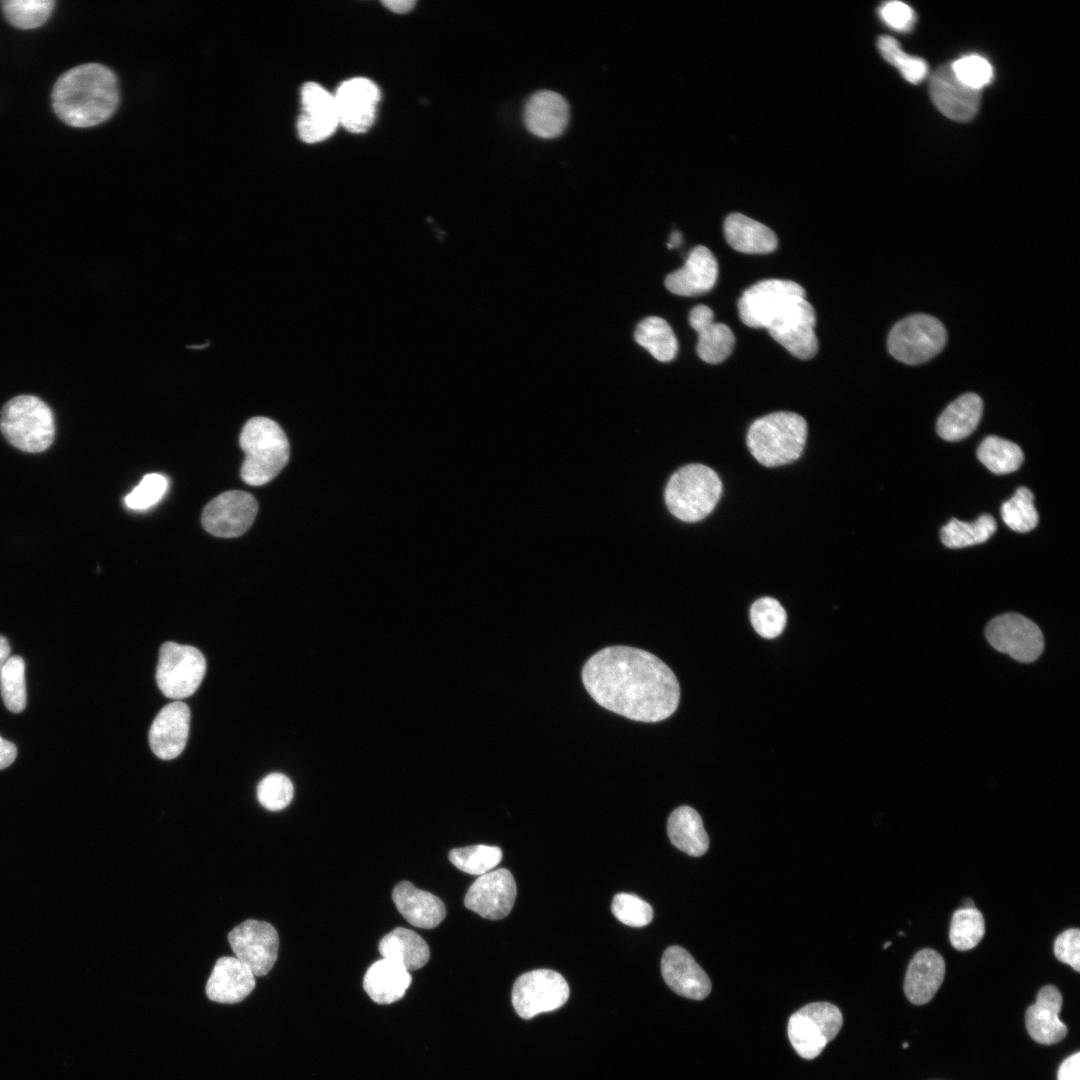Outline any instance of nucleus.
Here are the masks:
<instances>
[{
    "label": "nucleus",
    "mask_w": 1080,
    "mask_h": 1080,
    "mask_svg": "<svg viewBox=\"0 0 1080 1080\" xmlns=\"http://www.w3.org/2000/svg\"><path fill=\"white\" fill-rule=\"evenodd\" d=\"M565 978L550 969H536L519 976L512 988V1004L523 1019L556 1010L569 998Z\"/></svg>",
    "instance_id": "nucleus-11"
},
{
    "label": "nucleus",
    "mask_w": 1080,
    "mask_h": 1080,
    "mask_svg": "<svg viewBox=\"0 0 1080 1080\" xmlns=\"http://www.w3.org/2000/svg\"><path fill=\"white\" fill-rule=\"evenodd\" d=\"M392 899L400 914L418 928H435L446 916V908L440 898L408 881L394 887Z\"/></svg>",
    "instance_id": "nucleus-28"
},
{
    "label": "nucleus",
    "mask_w": 1080,
    "mask_h": 1080,
    "mask_svg": "<svg viewBox=\"0 0 1080 1080\" xmlns=\"http://www.w3.org/2000/svg\"><path fill=\"white\" fill-rule=\"evenodd\" d=\"M190 709L181 702L165 705L155 717L149 730V745L160 759L171 760L186 746L190 729Z\"/></svg>",
    "instance_id": "nucleus-20"
},
{
    "label": "nucleus",
    "mask_w": 1080,
    "mask_h": 1080,
    "mask_svg": "<svg viewBox=\"0 0 1080 1080\" xmlns=\"http://www.w3.org/2000/svg\"><path fill=\"white\" fill-rule=\"evenodd\" d=\"M334 100L339 125L352 133H364L374 122L380 91L371 80L356 77L337 88Z\"/></svg>",
    "instance_id": "nucleus-17"
},
{
    "label": "nucleus",
    "mask_w": 1080,
    "mask_h": 1080,
    "mask_svg": "<svg viewBox=\"0 0 1080 1080\" xmlns=\"http://www.w3.org/2000/svg\"><path fill=\"white\" fill-rule=\"evenodd\" d=\"M691 327L698 333L697 354L707 363L724 361L733 351L735 337L725 324L714 321L712 309L706 305L695 306L689 315Z\"/></svg>",
    "instance_id": "nucleus-26"
},
{
    "label": "nucleus",
    "mask_w": 1080,
    "mask_h": 1080,
    "mask_svg": "<svg viewBox=\"0 0 1080 1080\" xmlns=\"http://www.w3.org/2000/svg\"><path fill=\"white\" fill-rule=\"evenodd\" d=\"M985 934V921L982 913L974 908H960L952 916L949 939L959 951L974 948Z\"/></svg>",
    "instance_id": "nucleus-37"
},
{
    "label": "nucleus",
    "mask_w": 1080,
    "mask_h": 1080,
    "mask_svg": "<svg viewBox=\"0 0 1080 1080\" xmlns=\"http://www.w3.org/2000/svg\"><path fill=\"white\" fill-rule=\"evenodd\" d=\"M1054 954L1056 958L1071 966L1075 971H1080V930L1069 928L1062 932L1054 942Z\"/></svg>",
    "instance_id": "nucleus-48"
},
{
    "label": "nucleus",
    "mask_w": 1080,
    "mask_h": 1080,
    "mask_svg": "<svg viewBox=\"0 0 1080 1080\" xmlns=\"http://www.w3.org/2000/svg\"><path fill=\"white\" fill-rule=\"evenodd\" d=\"M228 941L235 957L255 976L268 974L277 960L279 937L268 922L245 920L229 932Z\"/></svg>",
    "instance_id": "nucleus-13"
},
{
    "label": "nucleus",
    "mask_w": 1080,
    "mask_h": 1080,
    "mask_svg": "<svg viewBox=\"0 0 1080 1080\" xmlns=\"http://www.w3.org/2000/svg\"><path fill=\"white\" fill-rule=\"evenodd\" d=\"M681 241H682L681 233H679L678 231H674L670 235L667 246L669 248H675V247H677V246H679L681 244Z\"/></svg>",
    "instance_id": "nucleus-54"
},
{
    "label": "nucleus",
    "mask_w": 1080,
    "mask_h": 1080,
    "mask_svg": "<svg viewBox=\"0 0 1080 1080\" xmlns=\"http://www.w3.org/2000/svg\"><path fill=\"white\" fill-rule=\"evenodd\" d=\"M1033 500V493L1028 488H1018L1001 506V516L1005 524L1020 533L1034 529L1039 517Z\"/></svg>",
    "instance_id": "nucleus-40"
},
{
    "label": "nucleus",
    "mask_w": 1080,
    "mask_h": 1080,
    "mask_svg": "<svg viewBox=\"0 0 1080 1080\" xmlns=\"http://www.w3.org/2000/svg\"><path fill=\"white\" fill-rule=\"evenodd\" d=\"M947 332L935 317L915 314L897 322L891 329L887 347L898 361L916 365L938 354L945 346Z\"/></svg>",
    "instance_id": "nucleus-7"
},
{
    "label": "nucleus",
    "mask_w": 1080,
    "mask_h": 1080,
    "mask_svg": "<svg viewBox=\"0 0 1080 1080\" xmlns=\"http://www.w3.org/2000/svg\"><path fill=\"white\" fill-rule=\"evenodd\" d=\"M168 479L159 473L146 474L140 483L126 495L125 504L132 510H146L156 505L166 494Z\"/></svg>",
    "instance_id": "nucleus-46"
},
{
    "label": "nucleus",
    "mask_w": 1080,
    "mask_h": 1080,
    "mask_svg": "<svg viewBox=\"0 0 1080 1080\" xmlns=\"http://www.w3.org/2000/svg\"><path fill=\"white\" fill-rule=\"evenodd\" d=\"M982 412L981 398L975 393H966L941 413L937 421V432L947 441L962 440L976 429Z\"/></svg>",
    "instance_id": "nucleus-31"
},
{
    "label": "nucleus",
    "mask_w": 1080,
    "mask_h": 1080,
    "mask_svg": "<svg viewBox=\"0 0 1080 1080\" xmlns=\"http://www.w3.org/2000/svg\"><path fill=\"white\" fill-rule=\"evenodd\" d=\"M0 692L8 710L20 713L26 707L25 663L18 655L10 656L0 671Z\"/></svg>",
    "instance_id": "nucleus-38"
},
{
    "label": "nucleus",
    "mask_w": 1080,
    "mask_h": 1080,
    "mask_svg": "<svg viewBox=\"0 0 1080 1080\" xmlns=\"http://www.w3.org/2000/svg\"><path fill=\"white\" fill-rule=\"evenodd\" d=\"M294 794L291 780L281 773H271L264 777L257 787L260 804L270 811H279L287 807Z\"/></svg>",
    "instance_id": "nucleus-44"
},
{
    "label": "nucleus",
    "mask_w": 1080,
    "mask_h": 1080,
    "mask_svg": "<svg viewBox=\"0 0 1080 1080\" xmlns=\"http://www.w3.org/2000/svg\"><path fill=\"white\" fill-rule=\"evenodd\" d=\"M382 3L386 8L398 14L409 12L416 4L413 0H387Z\"/></svg>",
    "instance_id": "nucleus-52"
},
{
    "label": "nucleus",
    "mask_w": 1080,
    "mask_h": 1080,
    "mask_svg": "<svg viewBox=\"0 0 1080 1080\" xmlns=\"http://www.w3.org/2000/svg\"><path fill=\"white\" fill-rule=\"evenodd\" d=\"M718 277V263L705 246H696L684 265L665 279L666 288L680 296H696L710 291Z\"/></svg>",
    "instance_id": "nucleus-23"
},
{
    "label": "nucleus",
    "mask_w": 1080,
    "mask_h": 1080,
    "mask_svg": "<svg viewBox=\"0 0 1080 1080\" xmlns=\"http://www.w3.org/2000/svg\"><path fill=\"white\" fill-rule=\"evenodd\" d=\"M974 907H975L974 903H973V901L971 899L968 898V899H966L964 901V908H974Z\"/></svg>",
    "instance_id": "nucleus-55"
},
{
    "label": "nucleus",
    "mask_w": 1080,
    "mask_h": 1080,
    "mask_svg": "<svg viewBox=\"0 0 1080 1080\" xmlns=\"http://www.w3.org/2000/svg\"><path fill=\"white\" fill-rule=\"evenodd\" d=\"M119 88L115 74L107 67L89 63L62 74L52 91L57 116L73 127H91L107 119L117 109Z\"/></svg>",
    "instance_id": "nucleus-2"
},
{
    "label": "nucleus",
    "mask_w": 1080,
    "mask_h": 1080,
    "mask_svg": "<svg viewBox=\"0 0 1080 1080\" xmlns=\"http://www.w3.org/2000/svg\"><path fill=\"white\" fill-rule=\"evenodd\" d=\"M951 68L956 77L966 86L980 90L993 78V68L989 61L979 55H968L954 61Z\"/></svg>",
    "instance_id": "nucleus-47"
},
{
    "label": "nucleus",
    "mask_w": 1080,
    "mask_h": 1080,
    "mask_svg": "<svg viewBox=\"0 0 1080 1080\" xmlns=\"http://www.w3.org/2000/svg\"><path fill=\"white\" fill-rule=\"evenodd\" d=\"M239 444L245 454L240 474L251 486L273 480L289 460V442L283 429L267 417L249 419L242 428Z\"/></svg>",
    "instance_id": "nucleus-3"
},
{
    "label": "nucleus",
    "mask_w": 1080,
    "mask_h": 1080,
    "mask_svg": "<svg viewBox=\"0 0 1080 1080\" xmlns=\"http://www.w3.org/2000/svg\"><path fill=\"white\" fill-rule=\"evenodd\" d=\"M502 855L499 847L479 844L452 849L449 860L459 870L480 876L495 868Z\"/></svg>",
    "instance_id": "nucleus-39"
},
{
    "label": "nucleus",
    "mask_w": 1080,
    "mask_h": 1080,
    "mask_svg": "<svg viewBox=\"0 0 1080 1080\" xmlns=\"http://www.w3.org/2000/svg\"><path fill=\"white\" fill-rule=\"evenodd\" d=\"M205 672L206 660L197 648L175 642L160 647L156 682L166 697L179 700L191 696Z\"/></svg>",
    "instance_id": "nucleus-8"
},
{
    "label": "nucleus",
    "mask_w": 1080,
    "mask_h": 1080,
    "mask_svg": "<svg viewBox=\"0 0 1080 1080\" xmlns=\"http://www.w3.org/2000/svg\"><path fill=\"white\" fill-rule=\"evenodd\" d=\"M995 530V519L989 514H983L971 523L951 519L942 527L940 535L946 547L957 549L983 543Z\"/></svg>",
    "instance_id": "nucleus-35"
},
{
    "label": "nucleus",
    "mask_w": 1080,
    "mask_h": 1080,
    "mask_svg": "<svg viewBox=\"0 0 1080 1080\" xmlns=\"http://www.w3.org/2000/svg\"><path fill=\"white\" fill-rule=\"evenodd\" d=\"M516 894L512 873L501 868L480 875L468 889L464 904L483 918L499 920L512 910Z\"/></svg>",
    "instance_id": "nucleus-16"
},
{
    "label": "nucleus",
    "mask_w": 1080,
    "mask_h": 1080,
    "mask_svg": "<svg viewBox=\"0 0 1080 1080\" xmlns=\"http://www.w3.org/2000/svg\"><path fill=\"white\" fill-rule=\"evenodd\" d=\"M877 46L882 57L895 66L903 78L912 84H919L928 74L927 63L920 57L911 56L902 51L899 43L891 36H881Z\"/></svg>",
    "instance_id": "nucleus-41"
},
{
    "label": "nucleus",
    "mask_w": 1080,
    "mask_h": 1080,
    "mask_svg": "<svg viewBox=\"0 0 1080 1080\" xmlns=\"http://www.w3.org/2000/svg\"><path fill=\"white\" fill-rule=\"evenodd\" d=\"M721 492L722 483L714 470L703 464H689L668 481L665 502L676 518L696 522L712 512Z\"/></svg>",
    "instance_id": "nucleus-5"
},
{
    "label": "nucleus",
    "mask_w": 1080,
    "mask_h": 1080,
    "mask_svg": "<svg viewBox=\"0 0 1080 1080\" xmlns=\"http://www.w3.org/2000/svg\"><path fill=\"white\" fill-rule=\"evenodd\" d=\"M723 228L727 243L738 252L767 254L777 248L775 233L766 225L744 214H729Z\"/></svg>",
    "instance_id": "nucleus-30"
},
{
    "label": "nucleus",
    "mask_w": 1080,
    "mask_h": 1080,
    "mask_svg": "<svg viewBox=\"0 0 1080 1080\" xmlns=\"http://www.w3.org/2000/svg\"><path fill=\"white\" fill-rule=\"evenodd\" d=\"M338 125L334 95L318 83H305L301 89V113L297 121L301 140L321 142L330 137Z\"/></svg>",
    "instance_id": "nucleus-18"
},
{
    "label": "nucleus",
    "mask_w": 1080,
    "mask_h": 1080,
    "mask_svg": "<svg viewBox=\"0 0 1080 1080\" xmlns=\"http://www.w3.org/2000/svg\"><path fill=\"white\" fill-rule=\"evenodd\" d=\"M929 93L937 109L951 120L970 121L979 110L980 92L963 84L950 64L940 66L932 74Z\"/></svg>",
    "instance_id": "nucleus-19"
},
{
    "label": "nucleus",
    "mask_w": 1080,
    "mask_h": 1080,
    "mask_svg": "<svg viewBox=\"0 0 1080 1080\" xmlns=\"http://www.w3.org/2000/svg\"><path fill=\"white\" fill-rule=\"evenodd\" d=\"M805 298L804 288L791 280L765 279L746 289L738 301L741 321L751 328H767L789 305Z\"/></svg>",
    "instance_id": "nucleus-10"
},
{
    "label": "nucleus",
    "mask_w": 1080,
    "mask_h": 1080,
    "mask_svg": "<svg viewBox=\"0 0 1080 1080\" xmlns=\"http://www.w3.org/2000/svg\"><path fill=\"white\" fill-rule=\"evenodd\" d=\"M412 981L409 971L399 963L382 958L374 962L363 978V988L377 1004L400 1000Z\"/></svg>",
    "instance_id": "nucleus-29"
},
{
    "label": "nucleus",
    "mask_w": 1080,
    "mask_h": 1080,
    "mask_svg": "<svg viewBox=\"0 0 1080 1080\" xmlns=\"http://www.w3.org/2000/svg\"><path fill=\"white\" fill-rule=\"evenodd\" d=\"M890 945H891V942H890V941H889V942H886V943L884 944L883 948H884V949H886V948H887V947H889Z\"/></svg>",
    "instance_id": "nucleus-56"
},
{
    "label": "nucleus",
    "mask_w": 1080,
    "mask_h": 1080,
    "mask_svg": "<svg viewBox=\"0 0 1080 1080\" xmlns=\"http://www.w3.org/2000/svg\"><path fill=\"white\" fill-rule=\"evenodd\" d=\"M1062 995L1058 988L1046 985L1037 994L1036 1001L1026 1011V1028L1033 1040L1052 1045L1061 1041L1068 1029L1060 1019Z\"/></svg>",
    "instance_id": "nucleus-24"
},
{
    "label": "nucleus",
    "mask_w": 1080,
    "mask_h": 1080,
    "mask_svg": "<svg viewBox=\"0 0 1080 1080\" xmlns=\"http://www.w3.org/2000/svg\"><path fill=\"white\" fill-rule=\"evenodd\" d=\"M611 911L620 922L631 927L646 926L653 918L650 904L634 894H616L611 903Z\"/></svg>",
    "instance_id": "nucleus-45"
},
{
    "label": "nucleus",
    "mask_w": 1080,
    "mask_h": 1080,
    "mask_svg": "<svg viewBox=\"0 0 1080 1080\" xmlns=\"http://www.w3.org/2000/svg\"><path fill=\"white\" fill-rule=\"evenodd\" d=\"M807 423L793 412H774L756 419L747 432V446L766 467L797 460L806 443Z\"/></svg>",
    "instance_id": "nucleus-4"
},
{
    "label": "nucleus",
    "mask_w": 1080,
    "mask_h": 1080,
    "mask_svg": "<svg viewBox=\"0 0 1080 1080\" xmlns=\"http://www.w3.org/2000/svg\"><path fill=\"white\" fill-rule=\"evenodd\" d=\"M989 644L1021 663H1032L1044 650V636L1033 621L1018 613L993 618L985 628Z\"/></svg>",
    "instance_id": "nucleus-12"
},
{
    "label": "nucleus",
    "mask_w": 1080,
    "mask_h": 1080,
    "mask_svg": "<svg viewBox=\"0 0 1080 1080\" xmlns=\"http://www.w3.org/2000/svg\"><path fill=\"white\" fill-rule=\"evenodd\" d=\"M257 511V501L251 494L232 490L216 496L205 506L201 522L216 537L234 538L251 527Z\"/></svg>",
    "instance_id": "nucleus-15"
},
{
    "label": "nucleus",
    "mask_w": 1080,
    "mask_h": 1080,
    "mask_svg": "<svg viewBox=\"0 0 1080 1080\" xmlns=\"http://www.w3.org/2000/svg\"><path fill=\"white\" fill-rule=\"evenodd\" d=\"M636 342L658 361L669 362L678 352V341L670 325L662 318L643 319L634 332Z\"/></svg>",
    "instance_id": "nucleus-34"
},
{
    "label": "nucleus",
    "mask_w": 1080,
    "mask_h": 1080,
    "mask_svg": "<svg viewBox=\"0 0 1080 1080\" xmlns=\"http://www.w3.org/2000/svg\"><path fill=\"white\" fill-rule=\"evenodd\" d=\"M667 833L670 842L690 856L699 857L708 850L709 837L701 816L689 806H680L670 814Z\"/></svg>",
    "instance_id": "nucleus-32"
},
{
    "label": "nucleus",
    "mask_w": 1080,
    "mask_h": 1080,
    "mask_svg": "<svg viewBox=\"0 0 1080 1080\" xmlns=\"http://www.w3.org/2000/svg\"><path fill=\"white\" fill-rule=\"evenodd\" d=\"M977 457L995 474L1014 472L1024 460V454L1017 444L997 436L983 439L977 449Z\"/></svg>",
    "instance_id": "nucleus-36"
},
{
    "label": "nucleus",
    "mask_w": 1080,
    "mask_h": 1080,
    "mask_svg": "<svg viewBox=\"0 0 1080 1080\" xmlns=\"http://www.w3.org/2000/svg\"><path fill=\"white\" fill-rule=\"evenodd\" d=\"M0 429L14 447L29 453H39L49 448L54 440V415L40 398L19 395L3 406Z\"/></svg>",
    "instance_id": "nucleus-6"
},
{
    "label": "nucleus",
    "mask_w": 1080,
    "mask_h": 1080,
    "mask_svg": "<svg viewBox=\"0 0 1080 1080\" xmlns=\"http://www.w3.org/2000/svg\"><path fill=\"white\" fill-rule=\"evenodd\" d=\"M53 0H6L2 2L7 20L20 29L36 28L44 24L53 11Z\"/></svg>",
    "instance_id": "nucleus-42"
},
{
    "label": "nucleus",
    "mask_w": 1080,
    "mask_h": 1080,
    "mask_svg": "<svg viewBox=\"0 0 1080 1080\" xmlns=\"http://www.w3.org/2000/svg\"><path fill=\"white\" fill-rule=\"evenodd\" d=\"M569 119V106L560 94L541 90L530 96L524 107V123L535 136L550 139L562 134Z\"/></svg>",
    "instance_id": "nucleus-25"
},
{
    "label": "nucleus",
    "mask_w": 1080,
    "mask_h": 1080,
    "mask_svg": "<svg viewBox=\"0 0 1080 1080\" xmlns=\"http://www.w3.org/2000/svg\"><path fill=\"white\" fill-rule=\"evenodd\" d=\"M1080 1053L1076 1052L1066 1058L1060 1065L1057 1080H1079Z\"/></svg>",
    "instance_id": "nucleus-50"
},
{
    "label": "nucleus",
    "mask_w": 1080,
    "mask_h": 1080,
    "mask_svg": "<svg viewBox=\"0 0 1080 1080\" xmlns=\"http://www.w3.org/2000/svg\"><path fill=\"white\" fill-rule=\"evenodd\" d=\"M908 1046H909V1044H908L907 1042L903 1043V1048H904V1049H907V1048H908Z\"/></svg>",
    "instance_id": "nucleus-57"
},
{
    "label": "nucleus",
    "mask_w": 1080,
    "mask_h": 1080,
    "mask_svg": "<svg viewBox=\"0 0 1080 1080\" xmlns=\"http://www.w3.org/2000/svg\"><path fill=\"white\" fill-rule=\"evenodd\" d=\"M10 653L11 649L8 640L0 635V671L10 658Z\"/></svg>",
    "instance_id": "nucleus-53"
},
{
    "label": "nucleus",
    "mask_w": 1080,
    "mask_h": 1080,
    "mask_svg": "<svg viewBox=\"0 0 1080 1080\" xmlns=\"http://www.w3.org/2000/svg\"><path fill=\"white\" fill-rule=\"evenodd\" d=\"M582 680L600 706L635 721L664 720L679 704L680 687L672 670L655 655L634 647L598 651L584 664Z\"/></svg>",
    "instance_id": "nucleus-1"
},
{
    "label": "nucleus",
    "mask_w": 1080,
    "mask_h": 1080,
    "mask_svg": "<svg viewBox=\"0 0 1080 1080\" xmlns=\"http://www.w3.org/2000/svg\"><path fill=\"white\" fill-rule=\"evenodd\" d=\"M842 1023V1014L835 1005L828 1002L810 1003L790 1017L788 1037L801 1057L813 1059L835 1038Z\"/></svg>",
    "instance_id": "nucleus-9"
},
{
    "label": "nucleus",
    "mask_w": 1080,
    "mask_h": 1080,
    "mask_svg": "<svg viewBox=\"0 0 1080 1080\" xmlns=\"http://www.w3.org/2000/svg\"><path fill=\"white\" fill-rule=\"evenodd\" d=\"M17 756V748L0 736V770L10 766Z\"/></svg>",
    "instance_id": "nucleus-51"
},
{
    "label": "nucleus",
    "mask_w": 1080,
    "mask_h": 1080,
    "mask_svg": "<svg viewBox=\"0 0 1080 1080\" xmlns=\"http://www.w3.org/2000/svg\"><path fill=\"white\" fill-rule=\"evenodd\" d=\"M661 973L670 989L683 997L701 1000L711 991L707 974L683 947L674 945L664 951Z\"/></svg>",
    "instance_id": "nucleus-21"
},
{
    "label": "nucleus",
    "mask_w": 1080,
    "mask_h": 1080,
    "mask_svg": "<svg viewBox=\"0 0 1080 1080\" xmlns=\"http://www.w3.org/2000/svg\"><path fill=\"white\" fill-rule=\"evenodd\" d=\"M255 975L236 957L219 958L206 983L207 997L217 1003L236 1004L255 988Z\"/></svg>",
    "instance_id": "nucleus-22"
},
{
    "label": "nucleus",
    "mask_w": 1080,
    "mask_h": 1080,
    "mask_svg": "<svg viewBox=\"0 0 1080 1080\" xmlns=\"http://www.w3.org/2000/svg\"><path fill=\"white\" fill-rule=\"evenodd\" d=\"M378 949L382 958L395 961L408 971L420 969L430 957V950L424 939L403 927H397L384 935Z\"/></svg>",
    "instance_id": "nucleus-33"
},
{
    "label": "nucleus",
    "mask_w": 1080,
    "mask_h": 1080,
    "mask_svg": "<svg viewBox=\"0 0 1080 1080\" xmlns=\"http://www.w3.org/2000/svg\"><path fill=\"white\" fill-rule=\"evenodd\" d=\"M879 15L889 27L901 32L911 30L916 19L913 9L901 1L884 3L879 8Z\"/></svg>",
    "instance_id": "nucleus-49"
},
{
    "label": "nucleus",
    "mask_w": 1080,
    "mask_h": 1080,
    "mask_svg": "<svg viewBox=\"0 0 1080 1080\" xmlns=\"http://www.w3.org/2000/svg\"><path fill=\"white\" fill-rule=\"evenodd\" d=\"M815 325V310L806 298H802L783 310L766 330L793 356L810 359L818 351Z\"/></svg>",
    "instance_id": "nucleus-14"
},
{
    "label": "nucleus",
    "mask_w": 1080,
    "mask_h": 1080,
    "mask_svg": "<svg viewBox=\"0 0 1080 1080\" xmlns=\"http://www.w3.org/2000/svg\"><path fill=\"white\" fill-rule=\"evenodd\" d=\"M945 975V961L935 950L925 948L918 951L911 959L905 980L904 992L908 1000L915 1005L929 1002Z\"/></svg>",
    "instance_id": "nucleus-27"
},
{
    "label": "nucleus",
    "mask_w": 1080,
    "mask_h": 1080,
    "mask_svg": "<svg viewBox=\"0 0 1080 1080\" xmlns=\"http://www.w3.org/2000/svg\"><path fill=\"white\" fill-rule=\"evenodd\" d=\"M750 620L755 631L763 638L779 636L785 628L787 615L783 606L774 598L763 597L750 608Z\"/></svg>",
    "instance_id": "nucleus-43"
}]
</instances>
